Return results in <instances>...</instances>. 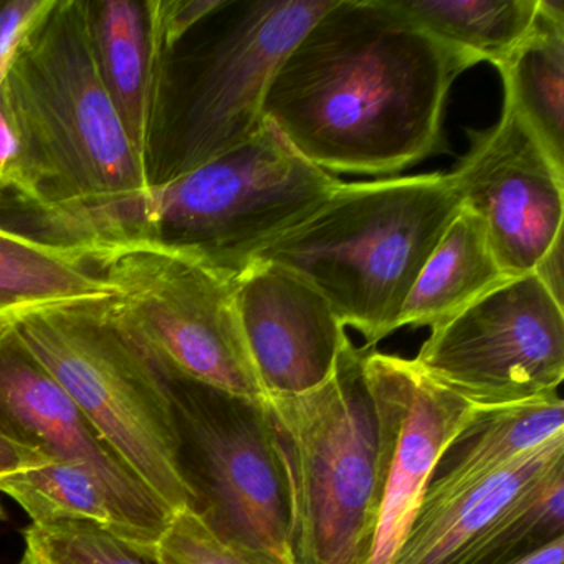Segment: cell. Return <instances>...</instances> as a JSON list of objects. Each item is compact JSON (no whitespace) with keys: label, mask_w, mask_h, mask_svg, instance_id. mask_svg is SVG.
Returning a JSON list of instances; mask_svg holds the SVG:
<instances>
[{"label":"cell","mask_w":564,"mask_h":564,"mask_svg":"<svg viewBox=\"0 0 564 564\" xmlns=\"http://www.w3.org/2000/svg\"><path fill=\"white\" fill-rule=\"evenodd\" d=\"M0 216L98 265L147 239L153 191L108 98L85 0H48L0 78Z\"/></svg>","instance_id":"cell-1"},{"label":"cell","mask_w":564,"mask_h":564,"mask_svg":"<svg viewBox=\"0 0 564 564\" xmlns=\"http://www.w3.org/2000/svg\"><path fill=\"white\" fill-rule=\"evenodd\" d=\"M111 310L161 371L262 401L240 328L236 279L186 257L133 247L101 265Z\"/></svg>","instance_id":"cell-9"},{"label":"cell","mask_w":564,"mask_h":564,"mask_svg":"<svg viewBox=\"0 0 564 564\" xmlns=\"http://www.w3.org/2000/svg\"><path fill=\"white\" fill-rule=\"evenodd\" d=\"M451 177L460 207L484 223L508 279L533 272L563 236L564 170L507 101L497 124L470 134Z\"/></svg>","instance_id":"cell-11"},{"label":"cell","mask_w":564,"mask_h":564,"mask_svg":"<svg viewBox=\"0 0 564 564\" xmlns=\"http://www.w3.org/2000/svg\"><path fill=\"white\" fill-rule=\"evenodd\" d=\"M471 67L389 0H333L273 72L263 120L325 173H399L442 150L448 91Z\"/></svg>","instance_id":"cell-2"},{"label":"cell","mask_w":564,"mask_h":564,"mask_svg":"<svg viewBox=\"0 0 564 564\" xmlns=\"http://www.w3.org/2000/svg\"><path fill=\"white\" fill-rule=\"evenodd\" d=\"M85 12L101 85L143 163L153 67L150 0H85Z\"/></svg>","instance_id":"cell-18"},{"label":"cell","mask_w":564,"mask_h":564,"mask_svg":"<svg viewBox=\"0 0 564 564\" xmlns=\"http://www.w3.org/2000/svg\"><path fill=\"white\" fill-rule=\"evenodd\" d=\"M115 293L90 253L0 216V326L18 325L44 310L110 300Z\"/></svg>","instance_id":"cell-16"},{"label":"cell","mask_w":564,"mask_h":564,"mask_svg":"<svg viewBox=\"0 0 564 564\" xmlns=\"http://www.w3.org/2000/svg\"><path fill=\"white\" fill-rule=\"evenodd\" d=\"M48 0H0V78L4 74L9 55L14 51L19 39L37 21L47 8ZM11 151L8 128L0 115V173Z\"/></svg>","instance_id":"cell-26"},{"label":"cell","mask_w":564,"mask_h":564,"mask_svg":"<svg viewBox=\"0 0 564 564\" xmlns=\"http://www.w3.org/2000/svg\"><path fill=\"white\" fill-rule=\"evenodd\" d=\"M236 303L265 395L303 394L333 375L346 326L299 273L257 260L237 275Z\"/></svg>","instance_id":"cell-14"},{"label":"cell","mask_w":564,"mask_h":564,"mask_svg":"<svg viewBox=\"0 0 564 564\" xmlns=\"http://www.w3.org/2000/svg\"><path fill=\"white\" fill-rule=\"evenodd\" d=\"M51 458L42 455L41 452L19 445L11 438L0 435V480L22 471L34 470L51 464Z\"/></svg>","instance_id":"cell-27"},{"label":"cell","mask_w":564,"mask_h":564,"mask_svg":"<svg viewBox=\"0 0 564 564\" xmlns=\"http://www.w3.org/2000/svg\"><path fill=\"white\" fill-rule=\"evenodd\" d=\"M564 460V435L437 503L422 505L392 564H447L551 467Z\"/></svg>","instance_id":"cell-17"},{"label":"cell","mask_w":564,"mask_h":564,"mask_svg":"<svg viewBox=\"0 0 564 564\" xmlns=\"http://www.w3.org/2000/svg\"><path fill=\"white\" fill-rule=\"evenodd\" d=\"M458 210L451 174L341 184L257 260L312 283L371 349L398 332L402 305Z\"/></svg>","instance_id":"cell-4"},{"label":"cell","mask_w":564,"mask_h":564,"mask_svg":"<svg viewBox=\"0 0 564 564\" xmlns=\"http://www.w3.org/2000/svg\"><path fill=\"white\" fill-rule=\"evenodd\" d=\"M111 300V299H110ZM110 300L44 310L15 325L98 434L171 513L193 507L166 386Z\"/></svg>","instance_id":"cell-7"},{"label":"cell","mask_w":564,"mask_h":564,"mask_svg":"<svg viewBox=\"0 0 564 564\" xmlns=\"http://www.w3.org/2000/svg\"><path fill=\"white\" fill-rule=\"evenodd\" d=\"M560 435H564L560 392L500 408L474 405L470 417L438 457L422 505L437 503L474 487Z\"/></svg>","instance_id":"cell-15"},{"label":"cell","mask_w":564,"mask_h":564,"mask_svg":"<svg viewBox=\"0 0 564 564\" xmlns=\"http://www.w3.org/2000/svg\"><path fill=\"white\" fill-rule=\"evenodd\" d=\"M412 361L475 408L556 394L564 378L563 305L533 272L508 280L432 328Z\"/></svg>","instance_id":"cell-10"},{"label":"cell","mask_w":564,"mask_h":564,"mask_svg":"<svg viewBox=\"0 0 564 564\" xmlns=\"http://www.w3.org/2000/svg\"><path fill=\"white\" fill-rule=\"evenodd\" d=\"M341 184L265 121L246 143L153 191L141 247L237 276Z\"/></svg>","instance_id":"cell-6"},{"label":"cell","mask_w":564,"mask_h":564,"mask_svg":"<svg viewBox=\"0 0 564 564\" xmlns=\"http://www.w3.org/2000/svg\"><path fill=\"white\" fill-rule=\"evenodd\" d=\"M513 564H564V536L551 541L546 546L540 547Z\"/></svg>","instance_id":"cell-29"},{"label":"cell","mask_w":564,"mask_h":564,"mask_svg":"<svg viewBox=\"0 0 564 564\" xmlns=\"http://www.w3.org/2000/svg\"><path fill=\"white\" fill-rule=\"evenodd\" d=\"M0 435L51 460L90 468L154 564L173 513L98 434L15 325L0 326Z\"/></svg>","instance_id":"cell-12"},{"label":"cell","mask_w":564,"mask_h":564,"mask_svg":"<svg viewBox=\"0 0 564 564\" xmlns=\"http://www.w3.org/2000/svg\"><path fill=\"white\" fill-rule=\"evenodd\" d=\"M366 381L378 422L381 508L369 564H392L444 448L474 405L435 384L412 359L369 349Z\"/></svg>","instance_id":"cell-13"},{"label":"cell","mask_w":564,"mask_h":564,"mask_svg":"<svg viewBox=\"0 0 564 564\" xmlns=\"http://www.w3.org/2000/svg\"><path fill=\"white\" fill-rule=\"evenodd\" d=\"M508 280L480 217L460 207L412 285L399 328H435Z\"/></svg>","instance_id":"cell-19"},{"label":"cell","mask_w":564,"mask_h":564,"mask_svg":"<svg viewBox=\"0 0 564 564\" xmlns=\"http://www.w3.org/2000/svg\"><path fill=\"white\" fill-rule=\"evenodd\" d=\"M0 520H8V513H6V508L0 503Z\"/></svg>","instance_id":"cell-30"},{"label":"cell","mask_w":564,"mask_h":564,"mask_svg":"<svg viewBox=\"0 0 564 564\" xmlns=\"http://www.w3.org/2000/svg\"><path fill=\"white\" fill-rule=\"evenodd\" d=\"M0 494L18 501L32 524L87 523L101 528L150 563L147 550L90 468L54 460L0 480ZM151 564V563H150Z\"/></svg>","instance_id":"cell-22"},{"label":"cell","mask_w":564,"mask_h":564,"mask_svg":"<svg viewBox=\"0 0 564 564\" xmlns=\"http://www.w3.org/2000/svg\"><path fill=\"white\" fill-rule=\"evenodd\" d=\"M19 564H150L117 536L87 523L32 524Z\"/></svg>","instance_id":"cell-24"},{"label":"cell","mask_w":564,"mask_h":564,"mask_svg":"<svg viewBox=\"0 0 564 564\" xmlns=\"http://www.w3.org/2000/svg\"><path fill=\"white\" fill-rule=\"evenodd\" d=\"M399 14L475 62L501 67L533 31L538 0H389Z\"/></svg>","instance_id":"cell-21"},{"label":"cell","mask_w":564,"mask_h":564,"mask_svg":"<svg viewBox=\"0 0 564 564\" xmlns=\"http://www.w3.org/2000/svg\"><path fill=\"white\" fill-rule=\"evenodd\" d=\"M154 564H276L214 534L189 508L171 518L156 546Z\"/></svg>","instance_id":"cell-25"},{"label":"cell","mask_w":564,"mask_h":564,"mask_svg":"<svg viewBox=\"0 0 564 564\" xmlns=\"http://www.w3.org/2000/svg\"><path fill=\"white\" fill-rule=\"evenodd\" d=\"M156 371L173 404L177 464L193 495L191 510L220 540L292 564L289 490L263 399Z\"/></svg>","instance_id":"cell-8"},{"label":"cell","mask_w":564,"mask_h":564,"mask_svg":"<svg viewBox=\"0 0 564 564\" xmlns=\"http://www.w3.org/2000/svg\"><path fill=\"white\" fill-rule=\"evenodd\" d=\"M563 236L554 240L553 246L546 250L543 257L538 260L536 267L533 269L534 275L541 283L546 286L554 300L563 305Z\"/></svg>","instance_id":"cell-28"},{"label":"cell","mask_w":564,"mask_h":564,"mask_svg":"<svg viewBox=\"0 0 564 564\" xmlns=\"http://www.w3.org/2000/svg\"><path fill=\"white\" fill-rule=\"evenodd\" d=\"M333 0H150L143 167L151 191L263 127L273 72Z\"/></svg>","instance_id":"cell-3"},{"label":"cell","mask_w":564,"mask_h":564,"mask_svg":"<svg viewBox=\"0 0 564 564\" xmlns=\"http://www.w3.org/2000/svg\"><path fill=\"white\" fill-rule=\"evenodd\" d=\"M498 72L503 101L564 170V2L538 0L533 31Z\"/></svg>","instance_id":"cell-20"},{"label":"cell","mask_w":564,"mask_h":564,"mask_svg":"<svg viewBox=\"0 0 564 564\" xmlns=\"http://www.w3.org/2000/svg\"><path fill=\"white\" fill-rule=\"evenodd\" d=\"M368 348L345 339L335 371L299 395L263 398L285 474L292 564H369L381 508Z\"/></svg>","instance_id":"cell-5"},{"label":"cell","mask_w":564,"mask_h":564,"mask_svg":"<svg viewBox=\"0 0 564 564\" xmlns=\"http://www.w3.org/2000/svg\"><path fill=\"white\" fill-rule=\"evenodd\" d=\"M564 536V460L551 467L447 564H513Z\"/></svg>","instance_id":"cell-23"}]
</instances>
